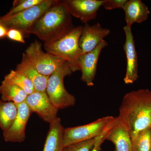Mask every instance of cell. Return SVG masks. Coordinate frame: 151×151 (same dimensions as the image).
Instances as JSON below:
<instances>
[{"label": "cell", "mask_w": 151, "mask_h": 151, "mask_svg": "<svg viewBox=\"0 0 151 151\" xmlns=\"http://www.w3.org/2000/svg\"><path fill=\"white\" fill-rule=\"evenodd\" d=\"M110 33V30L102 27L99 23L92 25L88 23L84 24L79 40L82 55L93 50Z\"/></svg>", "instance_id": "4fadbf2b"}, {"label": "cell", "mask_w": 151, "mask_h": 151, "mask_svg": "<svg viewBox=\"0 0 151 151\" xmlns=\"http://www.w3.org/2000/svg\"><path fill=\"white\" fill-rule=\"evenodd\" d=\"M25 54L30 63L44 76H50L66 61L45 52L40 42L35 40L26 49Z\"/></svg>", "instance_id": "52a82bcc"}, {"label": "cell", "mask_w": 151, "mask_h": 151, "mask_svg": "<svg viewBox=\"0 0 151 151\" xmlns=\"http://www.w3.org/2000/svg\"><path fill=\"white\" fill-rule=\"evenodd\" d=\"M17 113V105L12 102L0 101V128L3 132L11 127Z\"/></svg>", "instance_id": "d6986e66"}, {"label": "cell", "mask_w": 151, "mask_h": 151, "mask_svg": "<svg viewBox=\"0 0 151 151\" xmlns=\"http://www.w3.org/2000/svg\"><path fill=\"white\" fill-rule=\"evenodd\" d=\"M117 120V117L106 116L90 124L64 129V147L80 142L89 140L107 133Z\"/></svg>", "instance_id": "277c9868"}, {"label": "cell", "mask_w": 151, "mask_h": 151, "mask_svg": "<svg viewBox=\"0 0 151 151\" xmlns=\"http://www.w3.org/2000/svg\"><path fill=\"white\" fill-rule=\"evenodd\" d=\"M64 130L59 118L50 124L43 151H63Z\"/></svg>", "instance_id": "e0dca14e"}, {"label": "cell", "mask_w": 151, "mask_h": 151, "mask_svg": "<svg viewBox=\"0 0 151 151\" xmlns=\"http://www.w3.org/2000/svg\"><path fill=\"white\" fill-rule=\"evenodd\" d=\"M123 29L126 36L124 49L127 61V70L124 80L125 84H133L139 78L138 58L131 27L126 25Z\"/></svg>", "instance_id": "7c38bea8"}, {"label": "cell", "mask_w": 151, "mask_h": 151, "mask_svg": "<svg viewBox=\"0 0 151 151\" xmlns=\"http://www.w3.org/2000/svg\"><path fill=\"white\" fill-rule=\"evenodd\" d=\"M15 70L24 74L32 82L35 91L46 92L49 76H45L40 73L30 63L24 52L23 53L21 62L17 65Z\"/></svg>", "instance_id": "2e32d148"}, {"label": "cell", "mask_w": 151, "mask_h": 151, "mask_svg": "<svg viewBox=\"0 0 151 151\" xmlns=\"http://www.w3.org/2000/svg\"><path fill=\"white\" fill-rule=\"evenodd\" d=\"M4 80L18 86L28 95L31 94L35 91L32 82L20 71L11 70L9 74L5 76Z\"/></svg>", "instance_id": "ffe728a7"}, {"label": "cell", "mask_w": 151, "mask_h": 151, "mask_svg": "<svg viewBox=\"0 0 151 151\" xmlns=\"http://www.w3.org/2000/svg\"><path fill=\"white\" fill-rule=\"evenodd\" d=\"M71 16L79 19L84 24L95 19L104 0H66Z\"/></svg>", "instance_id": "8fae6325"}, {"label": "cell", "mask_w": 151, "mask_h": 151, "mask_svg": "<svg viewBox=\"0 0 151 151\" xmlns=\"http://www.w3.org/2000/svg\"><path fill=\"white\" fill-rule=\"evenodd\" d=\"M0 23H1V21H0Z\"/></svg>", "instance_id": "83f0119b"}, {"label": "cell", "mask_w": 151, "mask_h": 151, "mask_svg": "<svg viewBox=\"0 0 151 151\" xmlns=\"http://www.w3.org/2000/svg\"><path fill=\"white\" fill-rule=\"evenodd\" d=\"M0 94L3 101L12 102L16 105L25 102L28 95L18 86L4 79L0 85Z\"/></svg>", "instance_id": "ac0fdd59"}, {"label": "cell", "mask_w": 151, "mask_h": 151, "mask_svg": "<svg viewBox=\"0 0 151 151\" xmlns=\"http://www.w3.org/2000/svg\"><path fill=\"white\" fill-rule=\"evenodd\" d=\"M103 136L66 146L64 147L63 151H91L96 142Z\"/></svg>", "instance_id": "603a6c76"}, {"label": "cell", "mask_w": 151, "mask_h": 151, "mask_svg": "<svg viewBox=\"0 0 151 151\" xmlns=\"http://www.w3.org/2000/svg\"><path fill=\"white\" fill-rule=\"evenodd\" d=\"M17 105V113L13 123L7 131L3 132L6 142H22L25 139L26 127L32 113L25 101Z\"/></svg>", "instance_id": "9c48e42d"}, {"label": "cell", "mask_w": 151, "mask_h": 151, "mask_svg": "<svg viewBox=\"0 0 151 151\" xmlns=\"http://www.w3.org/2000/svg\"><path fill=\"white\" fill-rule=\"evenodd\" d=\"M103 135L101 138H100L97 142H96V144L94 145V147L92 149L91 151H100L101 150V146L103 142L105 140V135Z\"/></svg>", "instance_id": "484cf974"}, {"label": "cell", "mask_w": 151, "mask_h": 151, "mask_svg": "<svg viewBox=\"0 0 151 151\" xmlns=\"http://www.w3.org/2000/svg\"><path fill=\"white\" fill-rule=\"evenodd\" d=\"M108 45L107 42L103 40L93 50L79 58L78 64L81 71V80L87 86H94L99 57L103 49Z\"/></svg>", "instance_id": "30bf717a"}, {"label": "cell", "mask_w": 151, "mask_h": 151, "mask_svg": "<svg viewBox=\"0 0 151 151\" xmlns=\"http://www.w3.org/2000/svg\"><path fill=\"white\" fill-rule=\"evenodd\" d=\"M127 0H104L102 6L107 10L123 9Z\"/></svg>", "instance_id": "cb8c5ba5"}, {"label": "cell", "mask_w": 151, "mask_h": 151, "mask_svg": "<svg viewBox=\"0 0 151 151\" xmlns=\"http://www.w3.org/2000/svg\"><path fill=\"white\" fill-rule=\"evenodd\" d=\"M72 73L66 61L49 77L46 92L51 103L58 110L75 105V97L68 92L64 84V78Z\"/></svg>", "instance_id": "5b68a950"}, {"label": "cell", "mask_w": 151, "mask_h": 151, "mask_svg": "<svg viewBox=\"0 0 151 151\" xmlns=\"http://www.w3.org/2000/svg\"><path fill=\"white\" fill-rule=\"evenodd\" d=\"M44 0H16L13 2V7L4 17H8L42 3Z\"/></svg>", "instance_id": "7402d4cb"}, {"label": "cell", "mask_w": 151, "mask_h": 151, "mask_svg": "<svg viewBox=\"0 0 151 151\" xmlns=\"http://www.w3.org/2000/svg\"><path fill=\"white\" fill-rule=\"evenodd\" d=\"M127 26L132 27L134 23H142L148 18L150 11L141 0L127 1L123 8Z\"/></svg>", "instance_id": "9a60e30c"}, {"label": "cell", "mask_w": 151, "mask_h": 151, "mask_svg": "<svg viewBox=\"0 0 151 151\" xmlns=\"http://www.w3.org/2000/svg\"><path fill=\"white\" fill-rule=\"evenodd\" d=\"M25 102L32 113H37L45 122L50 124L58 119V109L51 103L46 92L35 91L28 95Z\"/></svg>", "instance_id": "ba28073f"}, {"label": "cell", "mask_w": 151, "mask_h": 151, "mask_svg": "<svg viewBox=\"0 0 151 151\" xmlns=\"http://www.w3.org/2000/svg\"><path fill=\"white\" fill-rule=\"evenodd\" d=\"M132 151H151V128L132 137Z\"/></svg>", "instance_id": "44dd1931"}, {"label": "cell", "mask_w": 151, "mask_h": 151, "mask_svg": "<svg viewBox=\"0 0 151 151\" xmlns=\"http://www.w3.org/2000/svg\"><path fill=\"white\" fill-rule=\"evenodd\" d=\"M82 27L83 26H79L75 27L60 39L44 44L47 52L68 63L73 72L80 70L78 60L82 52L79 40Z\"/></svg>", "instance_id": "3957f363"}, {"label": "cell", "mask_w": 151, "mask_h": 151, "mask_svg": "<svg viewBox=\"0 0 151 151\" xmlns=\"http://www.w3.org/2000/svg\"><path fill=\"white\" fill-rule=\"evenodd\" d=\"M105 140L113 143L115 151H132V138L125 125L117 117L115 124L107 132Z\"/></svg>", "instance_id": "5bb4252c"}, {"label": "cell", "mask_w": 151, "mask_h": 151, "mask_svg": "<svg viewBox=\"0 0 151 151\" xmlns=\"http://www.w3.org/2000/svg\"><path fill=\"white\" fill-rule=\"evenodd\" d=\"M117 118L125 125L132 138L151 128V90L141 89L125 94Z\"/></svg>", "instance_id": "6da1fadb"}, {"label": "cell", "mask_w": 151, "mask_h": 151, "mask_svg": "<svg viewBox=\"0 0 151 151\" xmlns=\"http://www.w3.org/2000/svg\"><path fill=\"white\" fill-rule=\"evenodd\" d=\"M8 29L0 23V39L6 37Z\"/></svg>", "instance_id": "4316f807"}, {"label": "cell", "mask_w": 151, "mask_h": 151, "mask_svg": "<svg viewBox=\"0 0 151 151\" xmlns=\"http://www.w3.org/2000/svg\"><path fill=\"white\" fill-rule=\"evenodd\" d=\"M57 1V0H44L42 3L19 13L8 17L3 16L0 18V21L8 29L19 30L27 37L29 35L33 25Z\"/></svg>", "instance_id": "8992f818"}, {"label": "cell", "mask_w": 151, "mask_h": 151, "mask_svg": "<svg viewBox=\"0 0 151 151\" xmlns=\"http://www.w3.org/2000/svg\"><path fill=\"white\" fill-rule=\"evenodd\" d=\"M6 37L11 40L22 43H25L24 36L21 32L15 29H8Z\"/></svg>", "instance_id": "d4e9b609"}, {"label": "cell", "mask_w": 151, "mask_h": 151, "mask_svg": "<svg viewBox=\"0 0 151 151\" xmlns=\"http://www.w3.org/2000/svg\"><path fill=\"white\" fill-rule=\"evenodd\" d=\"M74 28L65 1L57 0L33 25L29 34L35 35L44 43H50L63 37Z\"/></svg>", "instance_id": "7a4b0ae2"}]
</instances>
